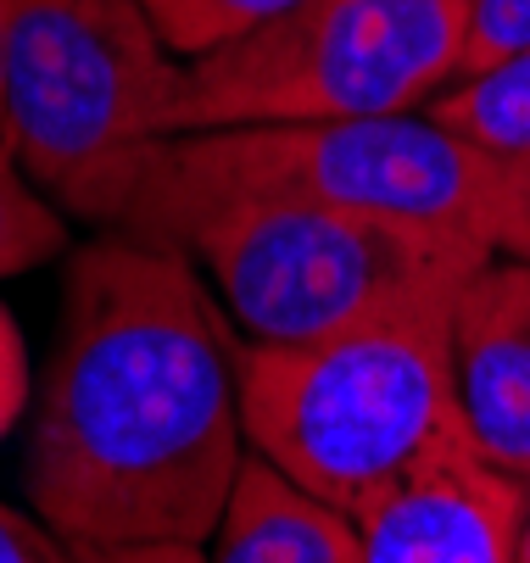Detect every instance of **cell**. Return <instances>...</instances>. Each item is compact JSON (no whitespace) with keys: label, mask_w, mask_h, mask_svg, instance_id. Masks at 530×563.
Wrapping results in <instances>:
<instances>
[{"label":"cell","mask_w":530,"mask_h":563,"mask_svg":"<svg viewBox=\"0 0 530 563\" xmlns=\"http://www.w3.org/2000/svg\"><path fill=\"white\" fill-rule=\"evenodd\" d=\"M475 0H301L185 62L174 134L424 112L464 67Z\"/></svg>","instance_id":"6"},{"label":"cell","mask_w":530,"mask_h":563,"mask_svg":"<svg viewBox=\"0 0 530 563\" xmlns=\"http://www.w3.org/2000/svg\"><path fill=\"white\" fill-rule=\"evenodd\" d=\"M424 112L492 156H525L530 151V51H514L481 73L452 78Z\"/></svg>","instance_id":"10"},{"label":"cell","mask_w":530,"mask_h":563,"mask_svg":"<svg viewBox=\"0 0 530 563\" xmlns=\"http://www.w3.org/2000/svg\"><path fill=\"white\" fill-rule=\"evenodd\" d=\"M519 563H530V508H525V536H519Z\"/></svg>","instance_id":"19"},{"label":"cell","mask_w":530,"mask_h":563,"mask_svg":"<svg viewBox=\"0 0 530 563\" xmlns=\"http://www.w3.org/2000/svg\"><path fill=\"white\" fill-rule=\"evenodd\" d=\"M514 51H530V0H475L470 18V45H464V73H481Z\"/></svg>","instance_id":"14"},{"label":"cell","mask_w":530,"mask_h":563,"mask_svg":"<svg viewBox=\"0 0 530 563\" xmlns=\"http://www.w3.org/2000/svg\"><path fill=\"white\" fill-rule=\"evenodd\" d=\"M62 240H67V223L56 201L29 179L12 134L0 129V279L51 263L62 252Z\"/></svg>","instance_id":"11"},{"label":"cell","mask_w":530,"mask_h":563,"mask_svg":"<svg viewBox=\"0 0 530 563\" xmlns=\"http://www.w3.org/2000/svg\"><path fill=\"white\" fill-rule=\"evenodd\" d=\"M0 563H79V552L45 519H29V514L0 503Z\"/></svg>","instance_id":"15"},{"label":"cell","mask_w":530,"mask_h":563,"mask_svg":"<svg viewBox=\"0 0 530 563\" xmlns=\"http://www.w3.org/2000/svg\"><path fill=\"white\" fill-rule=\"evenodd\" d=\"M207 563H363V536L352 514L319 503L274 463L246 452Z\"/></svg>","instance_id":"9"},{"label":"cell","mask_w":530,"mask_h":563,"mask_svg":"<svg viewBox=\"0 0 530 563\" xmlns=\"http://www.w3.org/2000/svg\"><path fill=\"white\" fill-rule=\"evenodd\" d=\"M23 390H29V368H23V346L12 318L0 312V435L12 430V419L23 413Z\"/></svg>","instance_id":"16"},{"label":"cell","mask_w":530,"mask_h":563,"mask_svg":"<svg viewBox=\"0 0 530 563\" xmlns=\"http://www.w3.org/2000/svg\"><path fill=\"white\" fill-rule=\"evenodd\" d=\"M218 190L301 196L492 257L497 156L441 129L430 112L168 134L151 145L129 207L174 196H218Z\"/></svg>","instance_id":"5"},{"label":"cell","mask_w":530,"mask_h":563,"mask_svg":"<svg viewBox=\"0 0 530 563\" xmlns=\"http://www.w3.org/2000/svg\"><path fill=\"white\" fill-rule=\"evenodd\" d=\"M301 0H145L151 23H157L163 45L179 62H196L218 45H235L246 34H257L263 23L296 12Z\"/></svg>","instance_id":"12"},{"label":"cell","mask_w":530,"mask_h":563,"mask_svg":"<svg viewBox=\"0 0 530 563\" xmlns=\"http://www.w3.org/2000/svg\"><path fill=\"white\" fill-rule=\"evenodd\" d=\"M452 301L459 285L397 301L308 346L246 341V446L352 519L424 463L470 446L452 374Z\"/></svg>","instance_id":"2"},{"label":"cell","mask_w":530,"mask_h":563,"mask_svg":"<svg viewBox=\"0 0 530 563\" xmlns=\"http://www.w3.org/2000/svg\"><path fill=\"white\" fill-rule=\"evenodd\" d=\"M79 563H207V547L185 541H140V547H73Z\"/></svg>","instance_id":"17"},{"label":"cell","mask_w":530,"mask_h":563,"mask_svg":"<svg viewBox=\"0 0 530 563\" xmlns=\"http://www.w3.org/2000/svg\"><path fill=\"white\" fill-rule=\"evenodd\" d=\"M452 374L470 446L530 486V268L486 257L452 301Z\"/></svg>","instance_id":"8"},{"label":"cell","mask_w":530,"mask_h":563,"mask_svg":"<svg viewBox=\"0 0 530 563\" xmlns=\"http://www.w3.org/2000/svg\"><path fill=\"white\" fill-rule=\"evenodd\" d=\"M0 118H7V0H0Z\"/></svg>","instance_id":"18"},{"label":"cell","mask_w":530,"mask_h":563,"mask_svg":"<svg viewBox=\"0 0 530 563\" xmlns=\"http://www.w3.org/2000/svg\"><path fill=\"white\" fill-rule=\"evenodd\" d=\"M190 257L252 346H308L424 290L464 285L486 257L435 234L274 190L140 201L112 229Z\"/></svg>","instance_id":"3"},{"label":"cell","mask_w":530,"mask_h":563,"mask_svg":"<svg viewBox=\"0 0 530 563\" xmlns=\"http://www.w3.org/2000/svg\"><path fill=\"white\" fill-rule=\"evenodd\" d=\"M525 508V479L459 446L357 519L363 563H519Z\"/></svg>","instance_id":"7"},{"label":"cell","mask_w":530,"mask_h":563,"mask_svg":"<svg viewBox=\"0 0 530 563\" xmlns=\"http://www.w3.org/2000/svg\"><path fill=\"white\" fill-rule=\"evenodd\" d=\"M492 257L530 268V151L497 156V201H492Z\"/></svg>","instance_id":"13"},{"label":"cell","mask_w":530,"mask_h":563,"mask_svg":"<svg viewBox=\"0 0 530 563\" xmlns=\"http://www.w3.org/2000/svg\"><path fill=\"white\" fill-rule=\"evenodd\" d=\"M185 62L145 0H7V118L29 179L73 218H123L140 168L174 134Z\"/></svg>","instance_id":"4"},{"label":"cell","mask_w":530,"mask_h":563,"mask_svg":"<svg viewBox=\"0 0 530 563\" xmlns=\"http://www.w3.org/2000/svg\"><path fill=\"white\" fill-rule=\"evenodd\" d=\"M241 441V346L196 263L123 234L85 246L29 435V508L67 547H207Z\"/></svg>","instance_id":"1"}]
</instances>
